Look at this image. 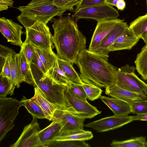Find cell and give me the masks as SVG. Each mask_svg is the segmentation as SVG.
<instances>
[{"mask_svg": "<svg viewBox=\"0 0 147 147\" xmlns=\"http://www.w3.org/2000/svg\"><path fill=\"white\" fill-rule=\"evenodd\" d=\"M93 137V134L91 131L79 129L61 132L53 140L84 141L90 140Z\"/></svg>", "mask_w": 147, "mask_h": 147, "instance_id": "obj_19", "label": "cell"}, {"mask_svg": "<svg viewBox=\"0 0 147 147\" xmlns=\"http://www.w3.org/2000/svg\"><path fill=\"white\" fill-rule=\"evenodd\" d=\"M136 69L144 80L147 81V45L142 47L134 61Z\"/></svg>", "mask_w": 147, "mask_h": 147, "instance_id": "obj_27", "label": "cell"}, {"mask_svg": "<svg viewBox=\"0 0 147 147\" xmlns=\"http://www.w3.org/2000/svg\"><path fill=\"white\" fill-rule=\"evenodd\" d=\"M136 68L128 64L115 71V84L119 87L133 92L147 95V84L135 73Z\"/></svg>", "mask_w": 147, "mask_h": 147, "instance_id": "obj_5", "label": "cell"}, {"mask_svg": "<svg viewBox=\"0 0 147 147\" xmlns=\"http://www.w3.org/2000/svg\"><path fill=\"white\" fill-rule=\"evenodd\" d=\"M36 50L47 73L57 60L58 58L57 55L53 51L52 48L36 47Z\"/></svg>", "mask_w": 147, "mask_h": 147, "instance_id": "obj_25", "label": "cell"}, {"mask_svg": "<svg viewBox=\"0 0 147 147\" xmlns=\"http://www.w3.org/2000/svg\"><path fill=\"white\" fill-rule=\"evenodd\" d=\"M118 0H105V3L111 5L116 6Z\"/></svg>", "mask_w": 147, "mask_h": 147, "instance_id": "obj_45", "label": "cell"}, {"mask_svg": "<svg viewBox=\"0 0 147 147\" xmlns=\"http://www.w3.org/2000/svg\"><path fill=\"white\" fill-rule=\"evenodd\" d=\"M131 113L136 115L147 113V99L135 101L130 104Z\"/></svg>", "mask_w": 147, "mask_h": 147, "instance_id": "obj_35", "label": "cell"}, {"mask_svg": "<svg viewBox=\"0 0 147 147\" xmlns=\"http://www.w3.org/2000/svg\"><path fill=\"white\" fill-rule=\"evenodd\" d=\"M10 54L8 55L2 68L1 69L0 76L6 77L11 80L10 69L9 62Z\"/></svg>", "mask_w": 147, "mask_h": 147, "instance_id": "obj_39", "label": "cell"}, {"mask_svg": "<svg viewBox=\"0 0 147 147\" xmlns=\"http://www.w3.org/2000/svg\"><path fill=\"white\" fill-rule=\"evenodd\" d=\"M66 108L58 106L51 121L56 120L61 122L62 126L61 132L83 129L85 119L74 115L69 112Z\"/></svg>", "mask_w": 147, "mask_h": 147, "instance_id": "obj_12", "label": "cell"}, {"mask_svg": "<svg viewBox=\"0 0 147 147\" xmlns=\"http://www.w3.org/2000/svg\"><path fill=\"white\" fill-rule=\"evenodd\" d=\"M45 147H89L90 146L84 141L53 140L46 144Z\"/></svg>", "mask_w": 147, "mask_h": 147, "instance_id": "obj_31", "label": "cell"}, {"mask_svg": "<svg viewBox=\"0 0 147 147\" xmlns=\"http://www.w3.org/2000/svg\"><path fill=\"white\" fill-rule=\"evenodd\" d=\"M66 87L68 92L75 97L87 101V97L82 85L70 82L68 86Z\"/></svg>", "mask_w": 147, "mask_h": 147, "instance_id": "obj_34", "label": "cell"}, {"mask_svg": "<svg viewBox=\"0 0 147 147\" xmlns=\"http://www.w3.org/2000/svg\"><path fill=\"white\" fill-rule=\"evenodd\" d=\"M84 83L106 88L115 84V67L101 57L85 49L78 56L76 64Z\"/></svg>", "mask_w": 147, "mask_h": 147, "instance_id": "obj_2", "label": "cell"}, {"mask_svg": "<svg viewBox=\"0 0 147 147\" xmlns=\"http://www.w3.org/2000/svg\"><path fill=\"white\" fill-rule=\"evenodd\" d=\"M9 62L10 69L11 81L17 88L20 87V84L24 80L20 67L19 53L15 52L9 55Z\"/></svg>", "mask_w": 147, "mask_h": 147, "instance_id": "obj_20", "label": "cell"}, {"mask_svg": "<svg viewBox=\"0 0 147 147\" xmlns=\"http://www.w3.org/2000/svg\"><path fill=\"white\" fill-rule=\"evenodd\" d=\"M19 54L20 69L24 82L34 87L35 84L30 70V65L27 61L22 47H21Z\"/></svg>", "mask_w": 147, "mask_h": 147, "instance_id": "obj_28", "label": "cell"}, {"mask_svg": "<svg viewBox=\"0 0 147 147\" xmlns=\"http://www.w3.org/2000/svg\"><path fill=\"white\" fill-rule=\"evenodd\" d=\"M34 97L43 111L46 119L51 121L54 113L58 105L53 104L49 101L42 95L40 90L35 87Z\"/></svg>", "mask_w": 147, "mask_h": 147, "instance_id": "obj_23", "label": "cell"}, {"mask_svg": "<svg viewBox=\"0 0 147 147\" xmlns=\"http://www.w3.org/2000/svg\"><path fill=\"white\" fill-rule=\"evenodd\" d=\"M10 48L1 45H0V68H2L8 55L10 53L14 52Z\"/></svg>", "mask_w": 147, "mask_h": 147, "instance_id": "obj_40", "label": "cell"}, {"mask_svg": "<svg viewBox=\"0 0 147 147\" xmlns=\"http://www.w3.org/2000/svg\"><path fill=\"white\" fill-rule=\"evenodd\" d=\"M118 11L112 6L105 3L75 10L74 17L77 19H87L98 22L117 18Z\"/></svg>", "mask_w": 147, "mask_h": 147, "instance_id": "obj_7", "label": "cell"}, {"mask_svg": "<svg viewBox=\"0 0 147 147\" xmlns=\"http://www.w3.org/2000/svg\"><path fill=\"white\" fill-rule=\"evenodd\" d=\"M30 67L34 87H37L44 96L51 103L67 108L68 104L64 94L66 86L54 81L34 63H32Z\"/></svg>", "mask_w": 147, "mask_h": 147, "instance_id": "obj_4", "label": "cell"}, {"mask_svg": "<svg viewBox=\"0 0 147 147\" xmlns=\"http://www.w3.org/2000/svg\"><path fill=\"white\" fill-rule=\"evenodd\" d=\"M105 93L108 96L121 100L129 104L137 100L147 99V95L145 94L138 93L126 90L115 84L106 88Z\"/></svg>", "mask_w": 147, "mask_h": 147, "instance_id": "obj_16", "label": "cell"}, {"mask_svg": "<svg viewBox=\"0 0 147 147\" xmlns=\"http://www.w3.org/2000/svg\"><path fill=\"white\" fill-rule=\"evenodd\" d=\"M52 26L53 43L58 57L76 64L79 55L86 49V40L75 19L69 16L60 17L55 20Z\"/></svg>", "mask_w": 147, "mask_h": 147, "instance_id": "obj_1", "label": "cell"}, {"mask_svg": "<svg viewBox=\"0 0 147 147\" xmlns=\"http://www.w3.org/2000/svg\"><path fill=\"white\" fill-rule=\"evenodd\" d=\"M100 98L112 111L115 116H126L131 113L130 104L125 101L112 97L101 96Z\"/></svg>", "mask_w": 147, "mask_h": 147, "instance_id": "obj_18", "label": "cell"}, {"mask_svg": "<svg viewBox=\"0 0 147 147\" xmlns=\"http://www.w3.org/2000/svg\"><path fill=\"white\" fill-rule=\"evenodd\" d=\"M129 27L126 22L122 20L102 40L99 45L92 52L108 60V49L117 38Z\"/></svg>", "mask_w": 147, "mask_h": 147, "instance_id": "obj_14", "label": "cell"}, {"mask_svg": "<svg viewBox=\"0 0 147 147\" xmlns=\"http://www.w3.org/2000/svg\"><path fill=\"white\" fill-rule=\"evenodd\" d=\"M22 27L12 20L5 17L0 18V31L7 41L21 47L23 42L21 40Z\"/></svg>", "mask_w": 147, "mask_h": 147, "instance_id": "obj_13", "label": "cell"}, {"mask_svg": "<svg viewBox=\"0 0 147 147\" xmlns=\"http://www.w3.org/2000/svg\"><path fill=\"white\" fill-rule=\"evenodd\" d=\"M80 0H54V4L58 7L66 11H72L74 7L76 6Z\"/></svg>", "mask_w": 147, "mask_h": 147, "instance_id": "obj_37", "label": "cell"}, {"mask_svg": "<svg viewBox=\"0 0 147 147\" xmlns=\"http://www.w3.org/2000/svg\"><path fill=\"white\" fill-rule=\"evenodd\" d=\"M14 3L13 0H0V11L6 10L9 7H12Z\"/></svg>", "mask_w": 147, "mask_h": 147, "instance_id": "obj_42", "label": "cell"}, {"mask_svg": "<svg viewBox=\"0 0 147 147\" xmlns=\"http://www.w3.org/2000/svg\"><path fill=\"white\" fill-rule=\"evenodd\" d=\"M17 8L21 13L16 18L26 29L38 21L47 25L55 16L61 17L66 11L56 6L54 0H32L27 5Z\"/></svg>", "mask_w": 147, "mask_h": 147, "instance_id": "obj_3", "label": "cell"}, {"mask_svg": "<svg viewBox=\"0 0 147 147\" xmlns=\"http://www.w3.org/2000/svg\"><path fill=\"white\" fill-rule=\"evenodd\" d=\"M0 96L6 97L8 95H12L16 87L11 80L0 76Z\"/></svg>", "mask_w": 147, "mask_h": 147, "instance_id": "obj_32", "label": "cell"}, {"mask_svg": "<svg viewBox=\"0 0 147 147\" xmlns=\"http://www.w3.org/2000/svg\"><path fill=\"white\" fill-rule=\"evenodd\" d=\"M105 0H80L76 6L75 10L90 7L105 3Z\"/></svg>", "mask_w": 147, "mask_h": 147, "instance_id": "obj_38", "label": "cell"}, {"mask_svg": "<svg viewBox=\"0 0 147 147\" xmlns=\"http://www.w3.org/2000/svg\"><path fill=\"white\" fill-rule=\"evenodd\" d=\"M140 39L128 27L117 38L108 49V52L123 50H130L136 45Z\"/></svg>", "mask_w": 147, "mask_h": 147, "instance_id": "obj_17", "label": "cell"}, {"mask_svg": "<svg viewBox=\"0 0 147 147\" xmlns=\"http://www.w3.org/2000/svg\"><path fill=\"white\" fill-rule=\"evenodd\" d=\"M47 74L54 81L58 84L67 87L70 83L65 74L59 67L57 59Z\"/></svg>", "mask_w": 147, "mask_h": 147, "instance_id": "obj_29", "label": "cell"}, {"mask_svg": "<svg viewBox=\"0 0 147 147\" xmlns=\"http://www.w3.org/2000/svg\"><path fill=\"white\" fill-rule=\"evenodd\" d=\"M64 94L68 105L66 109L74 115L84 119H90L101 112L87 101L78 98L72 95L68 92L66 87Z\"/></svg>", "mask_w": 147, "mask_h": 147, "instance_id": "obj_9", "label": "cell"}, {"mask_svg": "<svg viewBox=\"0 0 147 147\" xmlns=\"http://www.w3.org/2000/svg\"><path fill=\"white\" fill-rule=\"evenodd\" d=\"M82 86L87 98L90 100L93 101L100 98L102 91L98 86L84 82Z\"/></svg>", "mask_w": 147, "mask_h": 147, "instance_id": "obj_33", "label": "cell"}, {"mask_svg": "<svg viewBox=\"0 0 147 147\" xmlns=\"http://www.w3.org/2000/svg\"><path fill=\"white\" fill-rule=\"evenodd\" d=\"M32 63L35 64L45 74H47V72L36 50Z\"/></svg>", "mask_w": 147, "mask_h": 147, "instance_id": "obj_41", "label": "cell"}, {"mask_svg": "<svg viewBox=\"0 0 147 147\" xmlns=\"http://www.w3.org/2000/svg\"><path fill=\"white\" fill-rule=\"evenodd\" d=\"M20 101L22 105L25 107L33 117L38 119H46L43 111L34 96L28 99L23 96Z\"/></svg>", "mask_w": 147, "mask_h": 147, "instance_id": "obj_26", "label": "cell"}, {"mask_svg": "<svg viewBox=\"0 0 147 147\" xmlns=\"http://www.w3.org/2000/svg\"><path fill=\"white\" fill-rule=\"evenodd\" d=\"M57 60L59 67L65 74L70 82L82 85L84 82L70 62L61 59L58 57Z\"/></svg>", "mask_w": 147, "mask_h": 147, "instance_id": "obj_24", "label": "cell"}, {"mask_svg": "<svg viewBox=\"0 0 147 147\" xmlns=\"http://www.w3.org/2000/svg\"><path fill=\"white\" fill-rule=\"evenodd\" d=\"M28 63L30 65L32 62L36 47L30 42H24L21 46Z\"/></svg>", "mask_w": 147, "mask_h": 147, "instance_id": "obj_36", "label": "cell"}, {"mask_svg": "<svg viewBox=\"0 0 147 147\" xmlns=\"http://www.w3.org/2000/svg\"><path fill=\"white\" fill-rule=\"evenodd\" d=\"M129 27L136 36L142 39L147 45V13L136 19L130 23Z\"/></svg>", "mask_w": 147, "mask_h": 147, "instance_id": "obj_22", "label": "cell"}, {"mask_svg": "<svg viewBox=\"0 0 147 147\" xmlns=\"http://www.w3.org/2000/svg\"><path fill=\"white\" fill-rule=\"evenodd\" d=\"M146 6H147V0H146Z\"/></svg>", "mask_w": 147, "mask_h": 147, "instance_id": "obj_46", "label": "cell"}, {"mask_svg": "<svg viewBox=\"0 0 147 147\" xmlns=\"http://www.w3.org/2000/svg\"><path fill=\"white\" fill-rule=\"evenodd\" d=\"M112 147H146V138L142 136L122 141L113 140L110 144Z\"/></svg>", "mask_w": 147, "mask_h": 147, "instance_id": "obj_30", "label": "cell"}, {"mask_svg": "<svg viewBox=\"0 0 147 147\" xmlns=\"http://www.w3.org/2000/svg\"><path fill=\"white\" fill-rule=\"evenodd\" d=\"M37 118L33 117L29 125L25 126L17 141L10 146L11 147H44L38 134L41 131L37 121Z\"/></svg>", "mask_w": 147, "mask_h": 147, "instance_id": "obj_10", "label": "cell"}, {"mask_svg": "<svg viewBox=\"0 0 147 147\" xmlns=\"http://www.w3.org/2000/svg\"><path fill=\"white\" fill-rule=\"evenodd\" d=\"M26 30L24 42H30L36 47L52 48V36L47 25L38 21Z\"/></svg>", "mask_w": 147, "mask_h": 147, "instance_id": "obj_8", "label": "cell"}, {"mask_svg": "<svg viewBox=\"0 0 147 147\" xmlns=\"http://www.w3.org/2000/svg\"><path fill=\"white\" fill-rule=\"evenodd\" d=\"M21 106L20 101L15 98L0 96V142L15 126L14 121Z\"/></svg>", "mask_w": 147, "mask_h": 147, "instance_id": "obj_6", "label": "cell"}, {"mask_svg": "<svg viewBox=\"0 0 147 147\" xmlns=\"http://www.w3.org/2000/svg\"><path fill=\"white\" fill-rule=\"evenodd\" d=\"M136 120L147 121V113L137 115Z\"/></svg>", "mask_w": 147, "mask_h": 147, "instance_id": "obj_44", "label": "cell"}, {"mask_svg": "<svg viewBox=\"0 0 147 147\" xmlns=\"http://www.w3.org/2000/svg\"><path fill=\"white\" fill-rule=\"evenodd\" d=\"M122 20L117 18L98 22L88 50L92 52L104 38Z\"/></svg>", "mask_w": 147, "mask_h": 147, "instance_id": "obj_15", "label": "cell"}, {"mask_svg": "<svg viewBox=\"0 0 147 147\" xmlns=\"http://www.w3.org/2000/svg\"><path fill=\"white\" fill-rule=\"evenodd\" d=\"M136 115L118 116L113 115L105 117L86 124L85 126L98 132L112 130L136 120Z\"/></svg>", "mask_w": 147, "mask_h": 147, "instance_id": "obj_11", "label": "cell"}, {"mask_svg": "<svg viewBox=\"0 0 147 147\" xmlns=\"http://www.w3.org/2000/svg\"><path fill=\"white\" fill-rule=\"evenodd\" d=\"M62 126L61 122L54 120L48 126L39 132L38 134L40 140L44 146L49 142L53 140L61 133Z\"/></svg>", "mask_w": 147, "mask_h": 147, "instance_id": "obj_21", "label": "cell"}, {"mask_svg": "<svg viewBox=\"0 0 147 147\" xmlns=\"http://www.w3.org/2000/svg\"><path fill=\"white\" fill-rule=\"evenodd\" d=\"M126 3L124 0H118L116 7L118 10H123L126 6Z\"/></svg>", "mask_w": 147, "mask_h": 147, "instance_id": "obj_43", "label": "cell"}]
</instances>
